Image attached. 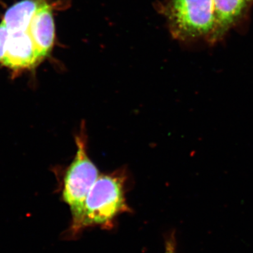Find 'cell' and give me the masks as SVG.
I'll return each instance as SVG.
<instances>
[{
    "mask_svg": "<svg viewBox=\"0 0 253 253\" xmlns=\"http://www.w3.org/2000/svg\"><path fill=\"white\" fill-rule=\"evenodd\" d=\"M43 0H22L5 13L2 22L9 31H27L32 18Z\"/></svg>",
    "mask_w": 253,
    "mask_h": 253,
    "instance_id": "cell-7",
    "label": "cell"
},
{
    "mask_svg": "<svg viewBox=\"0 0 253 253\" xmlns=\"http://www.w3.org/2000/svg\"><path fill=\"white\" fill-rule=\"evenodd\" d=\"M28 33L43 58L54 45L55 26L51 6L43 0L30 23Z\"/></svg>",
    "mask_w": 253,
    "mask_h": 253,
    "instance_id": "cell-5",
    "label": "cell"
},
{
    "mask_svg": "<svg viewBox=\"0 0 253 253\" xmlns=\"http://www.w3.org/2000/svg\"><path fill=\"white\" fill-rule=\"evenodd\" d=\"M84 129L76 137L77 151L63 179L62 198L69 206L73 217L72 232L82 230L81 225L86 196L99 177V170L86 151Z\"/></svg>",
    "mask_w": 253,
    "mask_h": 253,
    "instance_id": "cell-2",
    "label": "cell"
},
{
    "mask_svg": "<svg viewBox=\"0 0 253 253\" xmlns=\"http://www.w3.org/2000/svg\"><path fill=\"white\" fill-rule=\"evenodd\" d=\"M128 211L123 178L118 174L99 175L86 196L82 230L93 226H112L118 214Z\"/></svg>",
    "mask_w": 253,
    "mask_h": 253,
    "instance_id": "cell-3",
    "label": "cell"
},
{
    "mask_svg": "<svg viewBox=\"0 0 253 253\" xmlns=\"http://www.w3.org/2000/svg\"><path fill=\"white\" fill-rule=\"evenodd\" d=\"M169 31L181 41H219L224 31L213 0H169L165 7Z\"/></svg>",
    "mask_w": 253,
    "mask_h": 253,
    "instance_id": "cell-1",
    "label": "cell"
},
{
    "mask_svg": "<svg viewBox=\"0 0 253 253\" xmlns=\"http://www.w3.org/2000/svg\"><path fill=\"white\" fill-rule=\"evenodd\" d=\"M165 253H176L175 237L174 234L169 236L166 241Z\"/></svg>",
    "mask_w": 253,
    "mask_h": 253,
    "instance_id": "cell-9",
    "label": "cell"
},
{
    "mask_svg": "<svg viewBox=\"0 0 253 253\" xmlns=\"http://www.w3.org/2000/svg\"><path fill=\"white\" fill-rule=\"evenodd\" d=\"M9 31L3 23L0 24V63L4 62L6 56V44H7Z\"/></svg>",
    "mask_w": 253,
    "mask_h": 253,
    "instance_id": "cell-8",
    "label": "cell"
},
{
    "mask_svg": "<svg viewBox=\"0 0 253 253\" xmlns=\"http://www.w3.org/2000/svg\"><path fill=\"white\" fill-rule=\"evenodd\" d=\"M213 2L225 34L242 21L253 5V0H213Z\"/></svg>",
    "mask_w": 253,
    "mask_h": 253,
    "instance_id": "cell-6",
    "label": "cell"
},
{
    "mask_svg": "<svg viewBox=\"0 0 253 253\" xmlns=\"http://www.w3.org/2000/svg\"><path fill=\"white\" fill-rule=\"evenodd\" d=\"M43 59L28 31H9L2 65L13 71H19L34 68Z\"/></svg>",
    "mask_w": 253,
    "mask_h": 253,
    "instance_id": "cell-4",
    "label": "cell"
}]
</instances>
